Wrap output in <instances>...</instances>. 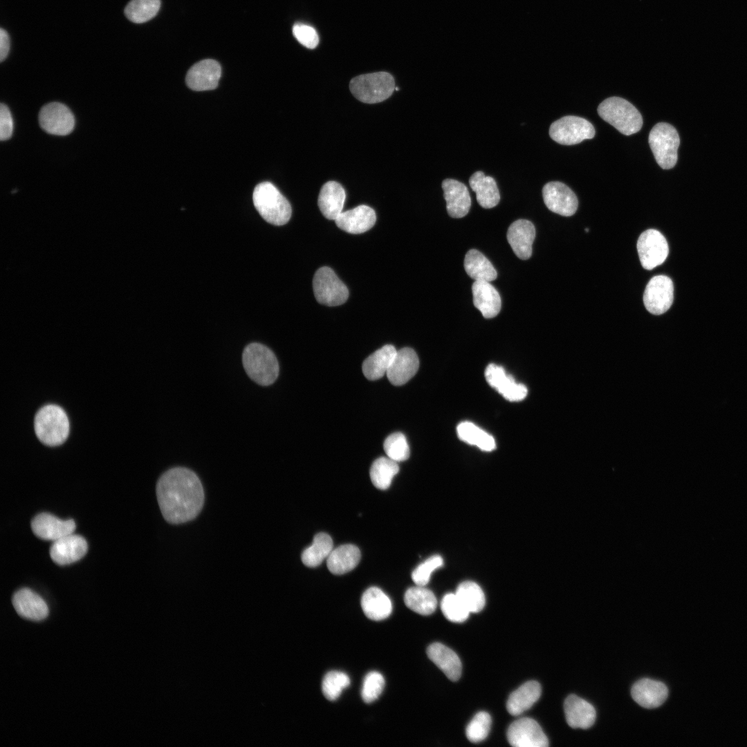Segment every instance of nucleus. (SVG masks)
Returning a JSON list of instances; mask_svg holds the SVG:
<instances>
[{
	"mask_svg": "<svg viewBox=\"0 0 747 747\" xmlns=\"http://www.w3.org/2000/svg\"><path fill=\"white\" fill-rule=\"evenodd\" d=\"M38 119L41 127L52 135L66 136L75 127V118L70 109L57 102L43 106Z\"/></svg>",
	"mask_w": 747,
	"mask_h": 747,
	"instance_id": "11",
	"label": "nucleus"
},
{
	"mask_svg": "<svg viewBox=\"0 0 747 747\" xmlns=\"http://www.w3.org/2000/svg\"><path fill=\"white\" fill-rule=\"evenodd\" d=\"M313 288L316 300L329 306L344 304L349 297L345 284L329 267L319 268L315 273Z\"/></svg>",
	"mask_w": 747,
	"mask_h": 747,
	"instance_id": "8",
	"label": "nucleus"
},
{
	"mask_svg": "<svg viewBox=\"0 0 747 747\" xmlns=\"http://www.w3.org/2000/svg\"><path fill=\"white\" fill-rule=\"evenodd\" d=\"M376 216L370 207L361 205L353 209L342 212L335 219L337 226L351 234H361L370 230L375 224Z\"/></svg>",
	"mask_w": 747,
	"mask_h": 747,
	"instance_id": "23",
	"label": "nucleus"
},
{
	"mask_svg": "<svg viewBox=\"0 0 747 747\" xmlns=\"http://www.w3.org/2000/svg\"><path fill=\"white\" fill-rule=\"evenodd\" d=\"M443 563V559L439 555L429 557L413 571L412 580L416 585L425 586L429 582L432 573L441 567Z\"/></svg>",
	"mask_w": 747,
	"mask_h": 747,
	"instance_id": "46",
	"label": "nucleus"
},
{
	"mask_svg": "<svg viewBox=\"0 0 747 747\" xmlns=\"http://www.w3.org/2000/svg\"><path fill=\"white\" fill-rule=\"evenodd\" d=\"M674 300V285L665 275L653 277L647 283L643 294L646 309L654 315L665 313Z\"/></svg>",
	"mask_w": 747,
	"mask_h": 747,
	"instance_id": "12",
	"label": "nucleus"
},
{
	"mask_svg": "<svg viewBox=\"0 0 747 747\" xmlns=\"http://www.w3.org/2000/svg\"><path fill=\"white\" fill-rule=\"evenodd\" d=\"M485 377L488 383L509 401H520L528 394L524 385L516 382L512 376L499 365H489L486 369Z\"/></svg>",
	"mask_w": 747,
	"mask_h": 747,
	"instance_id": "16",
	"label": "nucleus"
},
{
	"mask_svg": "<svg viewBox=\"0 0 747 747\" xmlns=\"http://www.w3.org/2000/svg\"><path fill=\"white\" fill-rule=\"evenodd\" d=\"M637 250L642 266L646 270H652L665 261L669 254V246L666 239L658 230L648 229L638 237Z\"/></svg>",
	"mask_w": 747,
	"mask_h": 747,
	"instance_id": "10",
	"label": "nucleus"
},
{
	"mask_svg": "<svg viewBox=\"0 0 747 747\" xmlns=\"http://www.w3.org/2000/svg\"><path fill=\"white\" fill-rule=\"evenodd\" d=\"M31 528L37 537L54 542L73 533L75 523L73 519L63 520L52 514L42 513L33 519Z\"/></svg>",
	"mask_w": 747,
	"mask_h": 747,
	"instance_id": "18",
	"label": "nucleus"
},
{
	"mask_svg": "<svg viewBox=\"0 0 747 747\" xmlns=\"http://www.w3.org/2000/svg\"><path fill=\"white\" fill-rule=\"evenodd\" d=\"M221 75L219 63L211 59L201 60L187 71L185 82L192 90L203 91L217 87Z\"/></svg>",
	"mask_w": 747,
	"mask_h": 747,
	"instance_id": "15",
	"label": "nucleus"
},
{
	"mask_svg": "<svg viewBox=\"0 0 747 747\" xmlns=\"http://www.w3.org/2000/svg\"><path fill=\"white\" fill-rule=\"evenodd\" d=\"M541 685L535 681H529L519 686L509 696L506 708L508 712L517 716L531 708L541 695Z\"/></svg>",
	"mask_w": 747,
	"mask_h": 747,
	"instance_id": "30",
	"label": "nucleus"
},
{
	"mask_svg": "<svg viewBox=\"0 0 747 747\" xmlns=\"http://www.w3.org/2000/svg\"><path fill=\"white\" fill-rule=\"evenodd\" d=\"M397 352L391 344H387L368 356L362 363V372L370 380L381 378L387 374Z\"/></svg>",
	"mask_w": 747,
	"mask_h": 747,
	"instance_id": "33",
	"label": "nucleus"
},
{
	"mask_svg": "<svg viewBox=\"0 0 747 747\" xmlns=\"http://www.w3.org/2000/svg\"><path fill=\"white\" fill-rule=\"evenodd\" d=\"M599 116L621 133L629 136L643 126L642 116L627 100L619 97L605 99L598 107Z\"/></svg>",
	"mask_w": 747,
	"mask_h": 747,
	"instance_id": "5",
	"label": "nucleus"
},
{
	"mask_svg": "<svg viewBox=\"0 0 747 747\" xmlns=\"http://www.w3.org/2000/svg\"><path fill=\"white\" fill-rule=\"evenodd\" d=\"M631 694L633 699L640 706L654 708L665 702L668 690L663 683L646 678L633 685Z\"/></svg>",
	"mask_w": 747,
	"mask_h": 747,
	"instance_id": "24",
	"label": "nucleus"
},
{
	"mask_svg": "<svg viewBox=\"0 0 747 747\" xmlns=\"http://www.w3.org/2000/svg\"><path fill=\"white\" fill-rule=\"evenodd\" d=\"M333 546L330 535L320 533L314 536L312 544L302 553V561L308 567L319 566L324 559H327Z\"/></svg>",
	"mask_w": 747,
	"mask_h": 747,
	"instance_id": "36",
	"label": "nucleus"
},
{
	"mask_svg": "<svg viewBox=\"0 0 747 747\" xmlns=\"http://www.w3.org/2000/svg\"><path fill=\"white\" fill-rule=\"evenodd\" d=\"M469 184L476 193L479 205L486 209L495 207L500 201V194L495 180L486 176L481 171L474 172L469 178Z\"/></svg>",
	"mask_w": 747,
	"mask_h": 747,
	"instance_id": "31",
	"label": "nucleus"
},
{
	"mask_svg": "<svg viewBox=\"0 0 747 747\" xmlns=\"http://www.w3.org/2000/svg\"><path fill=\"white\" fill-rule=\"evenodd\" d=\"M395 88L393 76L385 71L360 75L351 79L349 83L353 95L367 104L384 101L392 94Z\"/></svg>",
	"mask_w": 747,
	"mask_h": 747,
	"instance_id": "6",
	"label": "nucleus"
},
{
	"mask_svg": "<svg viewBox=\"0 0 747 747\" xmlns=\"http://www.w3.org/2000/svg\"><path fill=\"white\" fill-rule=\"evenodd\" d=\"M385 687V679L383 676L376 671L369 672L365 677L361 697L362 700L367 703L376 701L381 694Z\"/></svg>",
	"mask_w": 747,
	"mask_h": 747,
	"instance_id": "45",
	"label": "nucleus"
},
{
	"mask_svg": "<svg viewBox=\"0 0 747 747\" xmlns=\"http://www.w3.org/2000/svg\"><path fill=\"white\" fill-rule=\"evenodd\" d=\"M564 710L566 722L573 728L587 729L595 722L596 712L593 706L575 694L566 697Z\"/></svg>",
	"mask_w": 747,
	"mask_h": 747,
	"instance_id": "25",
	"label": "nucleus"
},
{
	"mask_svg": "<svg viewBox=\"0 0 747 747\" xmlns=\"http://www.w3.org/2000/svg\"><path fill=\"white\" fill-rule=\"evenodd\" d=\"M361 607L365 616L373 620H382L388 618L392 611L389 598L379 588L367 589L361 598Z\"/></svg>",
	"mask_w": 747,
	"mask_h": 747,
	"instance_id": "29",
	"label": "nucleus"
},
{
	"mask_svg": "<svg viewBox=\"0 0 747 747\" xmlns=\"http://www.w3.org/2000/svg\"><path fill=\"white\" fill-rule=\"evenodd\" d=\"M442 188L448 214L452 218L465 216L471 207V198L467 187L457 180L446 178L442 182Z\"/></svg>",
	"mask_w": 747,
	"mask_h": 747,
	"instance_id": "20",
	"label": "nucleus"
},
{
	"mask_svg": "<svg viewBox=\"0 0 747 747\" xmlns=\"http://www.w3.org/2000/svg\"><path fill=\"white\" fill-rule=\"evenodd\" d=\"M472 292L473 304L483 317L489 319L498 315L501 307V297L489 282L474 281Z\"/></svg>",
	"mask_w": 747,
	"mask_h": 747,
	"instance_id": "26",
	"label": "nucleus"
},
{
	"mask_svg": "<svg viewBox=\"0 0 747 747\" xmlns=\"http://www.w3.org/2000/svg\"><path fill=\"white\" fill-rule=\"evenodd\" d=\"M592 124L583 118L575 116H564L553 122L549 128V136L561 145H572L595 136Z\"/></svg>",
	"mask_w": 747,
	"mask_h": 747,
	"instance_id": "9",
	"label": "nucleus"
},
{
	"mask_svg": "<svg viewBox=\"0 0 747 747\" xmlns=\"http://www.w3.org/2000/svg\"><path fill=\"white\" fill-rule=\"evenodd\" d=\"M418 367L417 354L412 349L405 347L397 351L386 374L392 385L400 386L408 382L416 374Z\"/></svg>",
	"mask_w": 747,
	"mask_h": 747,
	"instance_id": "21",
	"label": "nucleus"
},
{
	"mask_svg": "<svg viewBox=\"0 0 747 747\" xmlns=\"http://www.w3.org/2000/svg\"><path fill=\"white\" fill-rule=\"evenodd\" d=\"M398 472V462L389 457L382 456L373 462L369 471L370 479L376 488L386 490Z\"/></svg>",
	"mask_w": 747,
	"mask_h": 747,
	"instance_id": "38",
	"label": "nucleus"
},
{
	"mask_svg": "<svg viewBox=\"0 0 747 747\" xmlns=\"http://www.w3.org/2000/svg\"><path fill=\"white\" fill-rule=\"evenodd\" d=\"M383 448L387 457L396 462L405 461L409 456L407 441L405 436L400 432L388 436L384 441Z\"/></svg>",
	"mask_w": 747,
	"mask_h": 747,
	"instance_id": "43",
	"label": "nucleus"
},
{
	"mask_svg": "<svg viewBox=\"0 0 747 747\" xmlns=\"http://www.w3.org/2000/svg\"><path fill=\"white\" fill-rule=\"evenodd\" d=\"M156 496L163 517L174 524L195 518L204 503L203 488L199 477L183 467L169 469L159 478Z\"/></svg>",
	"mask_w": 747,
	"mask_h": 747,
	"instance_id": "1",
	"label": "nucleus"
},
{
	"mask_svg": "<svg viewBox=\"0 0 747 747\" xmlns=\"http://www.w3.org/2000/svg\"><path fill=\"white\" fill-rule=\"evenodd\" d=\"M508 743L515 747H546L548 739L534 719L524 717L513 722L507 731Z\"/></svg>",
	"mask_w": 747,
	"mask_h": 747,
	"instance_id": "13",
	"label": "nucleus"
},
{
	"mask_svg": "<svg viewBox=\"0 0 747 747\" xmlns=\"http://www.w3.org/2000/svg\"><path fill=\"white\" fill-rule=\"evenodd\" d=\"M293 33L297 40L308 48H315L319 43L316 30L311 26L297 24L293 26Z\"/></svg>",
	"mask_w": 747,
	"mask_h": 747,
	"instance_id": "47",
	"label": "nucleus"
},
{
	"mask_svg": "<svg viewBox=\"0 0 747 747\" xmlns=\"http://www.w3.org/2000/svg\"><path fill=\"white\" fill-rule=\"evenodd\" d=\"M35 431L39 440L48 446L63 443L69 433V421L66 412L59 406L46 405L36 414Z\"/></svg>",
	"mask_w": 747,
	"mask_h": 747,
	"instance_id": "4",
	"label": "nucleus"
},
{
	"mask_svg": "<svg viewBox=\"0 0 747 747\" xmlns=\"http://www.w3.org/2000/svg\"><path fill=\"white\" fill-rule=\"evenodd\" d=\"M350 684V679L344 672L331 671L324 677L322 690L324 696L329 701L336 700L342 690Z\"/></svg>",
	"mask_w": 747,
	"mask_h": 747,
	"instance_id": "41",
	"label": "nucleus"
},
{
	"mask_svg": "<svg viewBox=\"0 0 747 747\" xmlns=\"http://www.w3.org/2000/svg\"><path fill=\"white\" fill-rule=\"evenodd\" d=\"M455 593L470 611L478 613L484 607L485 595L481 588L475 582L465 581L461 583Z\"/></svg>",
	"mask_w": 747,
	"mask_h": 747,
	"instance_id": "39",
	"label": "nucleus"
},
{
	"mask_svg": "<svg viewBox=\"0 0 747 747\" xmlns=\"http://www.w3.org/2000/svg\"><path fill=\"white\" fill-rule=\"evenodd\" d=\"M242 362L250 378L261 386L273 384L278 377L277 358L262 344L253 342L247 345L243 351Z\"/></svg>",
	"mask_w": 747,
	"mask_h": 747,
	"instance_id": "2",
	"label": "nucleus"
},
{
	"mask_svg": "<svg viewBox=\"0 0 747 747\" xmlns=\"http://www.w3.org/2000/svg\"><path fill=\"white\" fill-rule=\"evenodd\" d=\"M429 658L451 681H457L461 674L462 665L457 654L440 643H434L427 649Z\"/></svg>",
	"mask_w": 747,
	"mask_h": 747,
	"instance_id": "27",
	"label": "nucleus"
},
{
	"mask_svg": "<svg viewBox=\"0 0 747 747\" xmlns=\"http://www.w3.org/2000/svg\"><path fill=\"white\" fill-rule=\"evenodd\" d=\"M87 550L86 540L71 533L53 542L50 556L55 563L63 566L80 560L86 555Z\"/></svg>",
	"mask_w": 747,
	"mask_h": 747,
	"instance_id": "17",
	"label": "nucleus"
},
{
	"mask_svg": "<svg viewBox=\"0 0 747 747\" xmlns=\"http://www.w3.org/2000/svg\"><path fill=\"white\" fill-rule=\"evenodd\" d=\"M360 557V551L356 546L343 544L332 550L327 557V567L333 574H344L356 568Z\"/></svg>",
	"mask_w": 747,
	"mask_h": 747,
	"instance_id": "32",
	"label": "nucleus"
},
{
	"mask_svg": "<svg viewBox=\"0 0 747 747\" xmlns=\"http://www.w3.org/2000/svg\"><path fill=\"white\" fill-rule=\"evenodd\" d=\"M10 50V38L7 32L0 29V61L3 62L7 57Z\"/></svg>",
	"mask_w": 747,
	"mask_h": 747,
	"instance_id": "49",
	"label": "nucleus"
},
{
	"mask_svg": "<svg viewBox=\"0 0 747 747\" xmlns=\"http://www.w3.org/2000/svg\"><path fill=\"white\" fill-rule=\"evenodd\" d=\"M252 200L259 214L270 224L284 225L291 216L289 202L270 182L260 183L255 187Z\"/></svg>",
	"mask_w": 747,
	"mask_h": 747,
	"instance_id": "3",
	"label": "nucleus"
},
{
	"mask_svg": "<svg viewBox=\"0 0 747 747\" xmlns=\"http://www.w3.org/2000/svg\"><path fill=\"white\" fill-rule=\"evenodd\" d=\"M544 202L548 210L564 216L574 214L578 201L575 193L559 181L547 183L542 188Z\"/></svg>",
	"mask_w": 747,
	"mask_h": 747,
	"instance_id": "14",
	"label": "nucleus"
},
{
	"mask_svg": "<svg viewBox=\"0 0 747 747\" xmlns=\"http://www.w3.org/2000/svg\"><path fill=\"white\" fill-rule=\"evenodd\" d=\"M346 194L342 186L335 181H328L322 187L317 200L322 214L329 220H335L341 214Z\"/></svg>",
	"mask_w": 747,
	"mask_h": 747,
	"instance_id": "28",
	"label": "nucleus"
},
{
	"mask_svg": "<svg viewBox=\"0 0 747 747\" xmlns=\"http://www.w3.org/2000/svg\"><path fill=\"white\" fill-rule=\"evenodd\" d=\"M535 237V226L526 219L516 220L510 224L507 231V240L510 247L517 257L523 260L531 257Z\"/></svg>",
	"mask_w": 747,
	"mask_h": 747,
	"instance_id": "22",
	"label": "nucleus"
},
{
	"mask_svg": "<svg viewBox=\"0 0 747 747\" xmlns=\"http://www.w3.org/2000/svg\"><path fill=\"white\" fill-rule=\"evenodd\" d=\"M441 609L445 617L453 622H464L470 614V611L455 593H448L443 596Z\"/></svg>",
	"mask_w": 747,
	"mask_h": 747,
	"instance_id": "42",
	"label": "nucleus"
},
{
	"mask_svg": "<svg viewBox=\"0 0 747 747\" xmlns=\"http://www.w3.org/2000/svg\"><path fill=\"white\" fill-rule=\"evenodd\" d=\"M13 131V120L9 108L4 104L0 106V139L8 140Z\"/></svg>",
	"mask_w": 747,
	"mask_h": 747,
	"instance_id": "48",
	"label": "nucleus"
},
{
	"mask_svg": "<svg viewBox=\"0 0 747 747\" xmlns=\"http://www.w3.org/2000/svg\"><path fill=\"white\" fill-rule=\"evenodd\" d=\"M491 726V717L486 712L477 713L465 729V735L468 740L473 743H478L484 740L490 732Z\"/></svg>",
	"mask_w": 747,
	"mask_h": 747,
	"instance_id": "44",
	"label": "nucleus"
},
{
	"mask_svg": "<svg viewBox=\"0 0 747 747\" xmlns=\"http://www.w3.org/2000/svg\"><path fill=\"white\" fill-rule=\"evenodd\" d=\"M464 268L468 276L474 281L492 282L497 273L491 262L479 250L471 249L464 259Z\"/></svg>",
	"mask_w": 747,
	"mask_h": 747,
	"instance_id": "34",
	"label": "nucleus"
},
{
	"mask_svg": "<svg viewBox=\"0 0 747 747\" xmlns=\"http://www.w3.org/2000/svg\"><path fill=\"white\" fill-rule=\"evenodd\" d=\"M649 144L661 168L669 169L675 166L680 138L673 126L666 122L654 125L649 134Z\"/></svg>",
	"mask_w": 747,
	"mask_h": 747,
	"instance_id": "7",
	"label": "nucleus"
},
{
	"mask_svg": "<svg viewBox=\"0 0 747 747\" xmlns=\"http://www.w3.org/2000/svg\"><path fill=\"white\" fill-rule=\"evenodd\" d=\"M12 605L21 617L33 621H41L48 615V607L44 600L28 588H22L12 596Z\"/></svg>",
	"mask_w": 747,
	"mask_h": 747,
	"instance_id": "19",
	"label": "nucleus"
},
{
	"mask_svg": "<svg viewBox=\"0 0 747 747\" xmlns=\"http://www.w3.org/2000/svg\"><path fill=\"white\" fill-rule=\"evenodd\" d=\"M404 602L409 609L423 616L432 614L437 605L434 594L425 586L409 588L405 593Z\"/></svg>",
	"mask_w": 747,
	"mask_h": 747,
	"instance_id": "35",
	"label": "nucleus"
},
{
	"mask_svg": "<svg viewBox=\"0 0 747 747\" xmlns=\"http://www.w3.org/2000/svg\"><path fill=\"white\" fill-rule=\"evenodd\" d=\"M160 0H131L125 7L124 14L132 22H146L158 13Z\"/></svg>",
	"mask_w": 747,
	"mask_h": 747,
	"instance_id": "40",
	"label": "nucleus"
},
{
	"mask_svg": "<svg viewBox=\"0 0 747 747\" xmlns=\"http://www.w3.org/2000/svg\"><path fill=\"white\" fill-rule=\"evenodd\" d=\"M456 432L461 441L475 445L481 450L490 452L496 447L494 438L472 423H461L457 426Z\"/></svg>",
	"mask_w": 747,
	"mask_h": 747,
	"instance_id": "37",
	"label": "nucleus"
}]
</instances>
